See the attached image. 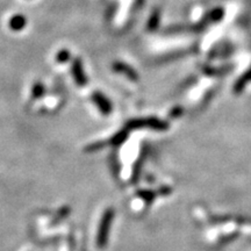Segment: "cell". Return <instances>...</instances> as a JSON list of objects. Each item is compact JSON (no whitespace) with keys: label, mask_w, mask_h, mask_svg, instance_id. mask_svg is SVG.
Wrapping results in <instances>:
<instances>
[{"label":"cell","mask_w":251,"mask_h":251,"mask_svg":"<svg viewBox=\"0 0 251 251\" xmlns=\"http://www.w3.org/2000/svg\"><path fill=\"white\" fill-rule=\"evenodd\" d=\"M250 81H251V69L248 72H246V75H244L243 77H241V78L237 81V83H236V85L234 87L235 92L236 93L241 92V91L244 88V86H246L247 83L250 82Z\"/></svg>","instance_id":"6da1fadb"},{"label":"cell","mask_w":251,"mask_h":251,"mask_svg":"<svg viewBox=\"0 0 251 251\" xmlns=\"http://www.w3.org/2000/svg\"><path fill=\"white\" fill-rule=\"evenodd\" d=\"M23 25H25V20H23V17H14V19L12 20V27L14 29H20Z\"/></svg>","instance_id":"7a4b0ae2"}]
</instances>
